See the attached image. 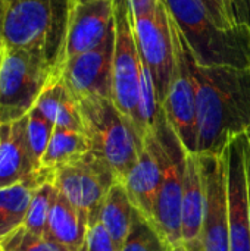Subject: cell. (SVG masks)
<instances>
[{
  "mask_svg": "<svg viewBox=\"0 0 250 251\" xmlns=\"http://www.w3.org/2000/svg\"><path fill=\"white\" fill-rule=\"evenodd\" d=\"M0 251H1V249H0Z\"/></svg>",
  "mask_w": 250,
  "mask_h": 251,
  "instance_id": "37",
  "label": "cell"
},
{
  "mask_svg": "<svg viewBox=\"0 0 250 251\" xmlns=\"http://www.w3.org/2000/svg\"><path fill=\"white\" fill-rule=\"evenodd\" d=\"M115 26L96 49L63 63L60 78L77 100L105 97L112 100Z\"/></svg>",
  "mask_w": 250,
  "mask_h": 251,
  "instance_id": "12",
  "label": "cell"
},
{
  "mask_svg": "<svg viewBox=\"0 0 250 251\" xmlns=\"http://www.w3.org/2000/svg\"><path fill=\"white\" fill-rule=\"evenodd\" d=\"M141 57L137 49L128 0H115V51L112 101L137 128Z\"/></svg>",
  "mask_w": 250,
  "mask_h": 251,
  "instance_id": "8",
  "label": "cell"
},
{
  "mask_svg": "<svg viewBox=\"0 0 250 251\" xmlns=\"http://www.w3.org/2000/svg\"><path fill=\"white\" fill-rule=\"evenodd\" d=\"M134 210L136 209L128 197L124 184L119 181L115 182L105 197L99 221L106 228L119 250L131 229Z\"/></svg>",
  "mask_w": 250,
  "mask_h": 251,
  "instance_id": "21",
  "label": "cell"
},
{
  "mask_svg": "<svg viewBox=\"0 0 250 251\" xmlns=\"http://www.w3.org/2000/svg\"><path fill=\"white\" fill-rule=\"evenodd\" d=\"M202 1L211 12L218 28L231 31L242 25H246L239 22L234 0H202Z\"/></svg>",
  "mask_w": 250,
  "mask_h": 251,
  "instance_id": "27",
  "label": "cell"
},
{
  "mask_svg": "<svg viewBox=\"0 0 250 251\" xmlns=\"http://www.w3.org/2000/svg\"><path fill=\"white\" fill-rule=\"evenodd\" d=\"M199 156L205 185V207L200 240L205 251H230L225 149L222 153H203Z\"/></svg>",
  "mask_w": 250,
  "mask_h": 251,
  "instance_id": "11",
  "label": "cell"
},
{
  "mask_svg": "<svg viewBox=\"0 0 250 251\" xmlns=\"http://www.w3.org/2000/svg\"><path fill=\"white\" fill-rule=\"evenodd\" d=\"M80 251H119V249L102 222L97 221L88 228L85 241Z\"/></svg>",
  "mask_w": 250,
  "mask_h": 251,
  "instance_id": "28",
  "label": "cell"
},
{
  "mask_svg": "<svg viewBox=\"0 0 250 251\" xmlns=\"http://www.w3.org/2000/svg\"><path fill=\"white\" fill-rule=\"evenodd\" d=\"M53 181V172L41 169L34 176L0 190V241L24 225L34 191Z\"/></svg>",
  "mask_w": 250,
  "mask_h": 251,
  "instance_id": "19",
  "label": "cell"
},
{
  "mask_svg": "<svg viewBox=\"0 0 250 251\" xmlns=\"http://www.w3.org/2000/svg\"><path fill=\"white\" fill-rule=\"evenodd\" d=\"M133 26L140 57L147 66L159 101L164 104L175 68L171 13L165 0L159 3L155 13L139 18L133 16Z\"/></svg>",
  "mask_w": 250,
  "mask_h": 251,
  "instance_id": "9",
  "label": "cell"
},
{
  "mask_svg": "<svg viewBox=\"0 0 250 251\" xmlns=\"http://www.w3.org/2000/svg\"><path fill=\"white\" fill-rule=\"evenodd\" d=\"M115 182H118L115 174L91 153L53 171L55 187L87 215L90 226L99 221L105 197Z\"/></svg>",
  "mask_w": 250,
  "mask_h": 251,
  "instance_id": "10",
  "label": "cell"
},
{
  "mask_svg": "<svg viewBox=\"0 0 250 251\" xmlns=\"http://www.w3.org/2000/svg\"><path fill=\"white\" fill-rule=\"evenodd\" d=\"M56 187L53 181H47L41 184L32 196V200L29 203L25 221H24V228L38 237H44L46 225H47V218L50 213L53 196H55Z\"/></svg>",
  "mask_w": 250,
  "mask_h": 251,
  "instance_id": "24",
  "label": "cell"
},
{
  "mask_svg": "<svg viewBox=\"0 0 250 251\" xmlns=\"http://www.w3.org/2000/svg\"><path fill=\"white\" fill-rule=\"evenodd\" d=\"M194 60L203 66L250 68V26L225 31L217 26L202 0H165Z\"/></svg>",
  "mask_w": 250,
  "mask_h": 251,
  "instance_id": "3",
  "label": "cell"
},
{
  "mask_svg": "<svg viewBox=\"0 0 250 251\" xmlns=\"http://www.w3.org/2000/svg\"><path fill=\"white\" fill-rule=\"evenodd\" d=\"M53 79L40 51L4 47L0 59V124L27 116Z\"/></svg>",
  "mask_w": 250,
  "mask_h": 251,
  "instance_id": "5",
  "label": "cell"
},
{
  "mask_svg": "<svg viewBox=\"0 0 250 251\" xmlns=\"http://www.w3.org/2000/svg\"><path fill=\"white\" fill-rule=\"evenodd\" d=\"M88 228L90 221L87 215L71 204V201L56 188L44 238L62 251H80L85 241Z\"/></svg>",
  "mask_w": 250,
  "mask_h": 251,
  "instance_id": "17",
  "label": "cell"
},
{
  "mask_svg": "<svg viewBox=\"0 0 250 251\" xmlns=\"http://www.w3.org/2000/svg\"><path fill=\"white\" fill-rule=\"evenodd\" d=\"M237 18L240 24H246L250 26V1L249 0H236Z\"/></svg>",
  "mask_w": 250,
  "mask_h": 251,
  "instance_id": "30",
  "label": "cell"
},
{
  "mask_svg": "<svg viewBox=\"0 0 250 251\" xmlns=\"http://www.w3.org/2000/svg\"><path fill=\"white\" fill-rule=\"evenodd\" d=\"M90 153V144L83 131L55 126L49 146L41 157V169L56 171Z\"/></svg>",
  "mask_w": 250,
  "mask_h": 251,
  "instance_id": "22",
  "label": "cell"
},
{
  "mask_svg": "<svg viewBox=\"0 0 250 251\" xmlns=\"http://www.w3.org/2000/svg\"><path fill=\"white\" fill-rule=\"evenodd\" d=\"M131 6V12L134 18L139 16H147L155 13L156 7L162 0H128Z\"/></svg>",
  "mask_w": 250,
  "mask_h": 251,
  "instance_id": "29",
  "label": "cell"
},
{
  "mask_svg": "<svg viewBox=\"0 0 250 251\" xmlns=\"http://www.w3.org/2000/svg\"><path fill=\"white\" fill-rule=\"evenodd\" d=\"M3 4H4V1L0 0V19H1V13H3ZM0 41H1V40H0Z\"/></svg>",
  "mask_w": 250,
  "mask_h": 251,
  "instance_id": "35",
  "label": "cell"
},
{
  "mask_svg": "<svg viewBox=\"0 0 250 251\" xmlns=\"http://www.w3.org/2000/svg\"><path fill=\"white\" fill-rule=\"evenodd\" d=\"M35 165L27 140V116L0 124V190L34 176Z\"/></svg>",
  "mask_w": 250,
  "mask_h": 251,
  "instance_id": "16",
  "label": "cell"
},
{
  "mask_svg": "<svg viewBox=\"0 0 250 251\" xmlns=\"http://www.w3.org/2000/svg\"><path fill=\"white\" fill-rule=\"evenodd\" d=\"M161 182L162 147L156 132L153 131L143 138V147L137 162L122 181L134 209L152 224Z\"/></svg>",
  "mask_w": 250,
  "mask_h": 251,
  "instance_id": "15",
  "label": "cell"
},
{
  "mask_svg": "<svg viewBox=\"0 0 250 251\" xmlns=\"http://www.w3.org/2000/svg\"><path fill=\"white\" fill-rule=\"evenodd\" d=\"M171 26L175 49V68L162 107L167 122L178 137L183 149L187 153L197 154L199 126L196 87L192 74V51L187 44V40L184 38L172 16Z\"/></svg>",
  "mask_w": 250,
  "mask_h": 251,
  "instance_id": "7",
  "label": "cell"
},
{
  "mask_svg": "<svg viewBox=\"0 0 250 251\" xmlns=\"http://www.w3.org/2000/svg\"><path fill=\"white\" fill-rule=\"evenodd\" d=\"M196 87L197 154L222 153L250 128V68L203 66L192 54Z\"/></svg>",
  "mask_w": 250,
  "mask_h": 251,
  "instance_id": "1",
  "label": "cell"
},
{
  "mask_svg": "<svg viewBox=\"0 0 250 251\" xmlns=\"http://www.w3.org/2000/svg\"><path fill=\"white\" fill-rule=\"evenodd\" d=\"M119 251H169V247L153 224L134 210L131 229Z\"/></svg>",
  "mask_w": 250,
  "mask_h": 251,
  "instance_id": "23",
  "label": "cell"
},
{
  "mask_svg": "<svg viewBox=\"0 0 250 251\" xmlns=\"http://www.w3.org/2000/svg\"><path fill=\"white\" fill-rule=\"evenodd\" d=\"M155 132L162 147V182L155 204L153 226L168 247H172L181 243V201L187 151L168 125L165 113Z\"/></svg>",
  "mask_w": 250,
  "mask_h": 251,
  "instance_id": "6",
  "label": "cell"
},
{
  "mask_svg": "<svg viewBox=\"0 0 250 251\" xmlns=\"http://www.w3.org/2000/svg\"><path fill=\"white\" fill-rule=\"evenodd\" d=\"M4 47H6V46H4V44L0 41V59H1V54H3V50H4Z\"/></svg>",
  "mask_w": 250,
  "mask_h": 251,
  "instance_id": "34",
  "label": "cell"
},
{
  "mask_svg": "<svg viewBox=\"0 0 250 251\" xmlns=\"http://www.w3.org/2000/svg\"><path fill=\"white\" fill-rule=\"evenodd\" d=\"M113 26L115 0H93L72 4L65 43V62L96 49Z\"/></svg>",
  "mask_w": 250,
  "mask_h": 251,
  "instance_id": "14",
  "label": "cell"
},
{
  "mask_svg": "<svg viewBox=\"0 0 250 251\" xmlns=\"http://www.w3.org/2000/svg\"><path fill=\"white\" fill-rule=\"evenodd\" d=\"M234 3H236V0H234ZM236 10H237V7H236Z\"/></svg>",
  "mask_w": 250,
  "mask_h": 251,
  "instance_id": "36",
  "label": "cell"
},
{
  "mask_svg": "<svg viewBox=\"0 0 250 251\" xmlns=\"http://www.w3.org/2000/svg\"><path fill=\"white\" fill-rule=\"evenodd\" d=\"M93 0H72V4H81V3H88Z\"/></svg>",
  "mask_w": 250,
  "mask_h": 251,
  "instance_id": "33",
  "label": "cell"
},
{
  "mask_svg": "<svg viewBox=\"0 0 250 251\" xmlns=\"http://www.w3.org/2000/svg\"><path fill=\"white\" fill-rule=\"evenodd\" d=\"M169 251H205L202 240H194V241H181L172 247H169Z\"/></svg>",
  "mask_w": 250,
  "mask_h": 251,
  "instance_id": "31",
  "label": "cell"
},
{
  "mask_svg": "<svg viewBox=\"0 0 250 251\" xmlns=\"http://www.w3.org/2000/svg\"><path fill=\"white\" fill-rule=\"evenodd\" d=\"M78 106L90 153L105 162L122 182L143 147L136 125L111 99L85 97L78 100Z\"/></svg>",
  "mask_w": 250,
  "mask_h": 251,
  "instance_id": "4",
  "label": "cell"
},
{
  "mask_svg": "<svg viewBox=\"0 0 250 251\" xmlns=\"http://www.w3.org/2000/svg\"><path fill=\"white\" fill-rule=\"evenodd\" d=\"M245 162H246V176H248V194H249L250 212V128L245 132Z\"/></svg>",
  "mask_w": 250,
  "mask_h": 251,
  "instance_id": "32",
  "label": "cell"
},
{
  "mask_svg": "<svg viewBox=\"0 0 250 251\" xmlns=\"http://www.w3.org/2000/svg\"><path fill=\"white\" fill-rule=\"evenodd\" d=\"M1 251H62L44 237H38L24 226L18 228L0 241Z\"/></svg>",
  "mask_w": 250,
  "mask_h": 251,
  "instance_id": "26",
  "label": "cell"
},
{
  "mask_svg": "<svg viewBox=\"0 0 250 251\" xmlns=\"http://www.w3.org/2000/svg\"><path fill=\"white\" fill-rule=\"evenodd\" d=\"M55 124L49 121L38 109H32L27 115V140L35 165L41 169V157L49 146Z\"/></svg>",
  "mask_w": 250,
  "mask_h": 251,
  "instance_id": "25",
  "label": "cell"
},
{
  "mask_svg": "<svg viewBox=\"0 0 250 251\" xmlns=\"http://www.w3.org/2000/svg\"><path fill=\"white\" fill-rule=\"evenodd\" d=\"M0 40L6 47L40 51L60 78L72 0H3Z\"/></svg>",
  "mask_w": 250,
  "mask_h": 251,
  "instance_id": "2",
  "label": "cell"
},
{
  "mask_svg": "<svg viewBox=\"0 0 250 251\" xmlns=\"http://www.w3.org/2000/svg\"><path fill=\"white\" fill-rule=\"evenodd\" d=\"M249 1H250V0H249Z\"/></svg>",
  "mask_w": 250,
  "mask_h": 251,
  "instance_id": "38",
  "label": "cell"
},
{
  "mask_svg": "<svg viewBox=\"0 0 250 251\" xmlns=\"http://www.w3.org/2000/svg\"><path fill=\"white\" fill-rule=\"evenodd\" d=\"M205 207V185L200 156L186 153L184 187L181 201V241H194L202 235Z\"/></svg>",
  "mask_w": 250,
  "mask_h": 251,
  "instance_id": "18",
  "label": "cell"
},
{
  "mask_svg": "<svg viewBox=\"0 0 250 251\" xmlns=\"http://www.w3.org/2000/svg\"><path fill=\"white\" fill-rule=\"evenodd\" d=\"M228 182L230 251H250V212L245 162V134L225 147Z\"/></svg>",
  "mask_w": 250,
  "mask_h": 251,
  "instance_id": "13",
  "label": "cell"
},
{
  "mask_svg": "<svg viewBox=\"0 0 250 251\" xmlns=\"http://www.w3.org/2000/svg\"><path fill=\"white\" fill-rule=\"evenodd\" d=\"M35 109H38L55 126L83 131V121L78 100L65 85L62 78L53 79L40 94Z\"/></svg>",
  "mask_w": 250,
  "mask_h": 251,
  "instance_id": "20",
  "label": "cell"
}]
</instances>
